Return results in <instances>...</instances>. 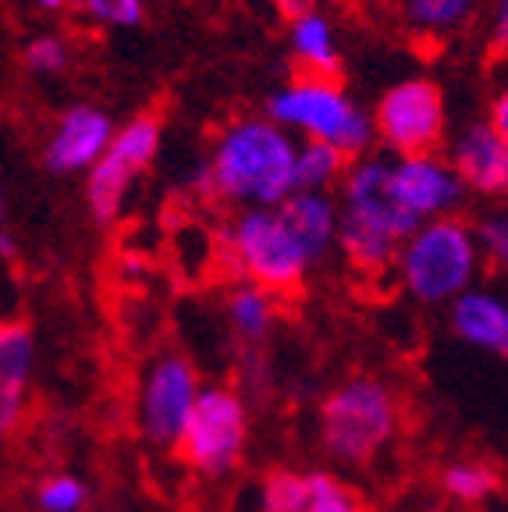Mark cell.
Returning <instances> with one entry per match:
<instances>
[{
	"label": "cell",
	"instance_id": "obj_18",
	"mask_svg": "<svg viewBox=\"0 0 508 512\" xmlns=\"http://www.w3.org/2000/svg\"><path fill=\"white\" fill-rule=\"evenodd\" d=\"M224 320L242 345H260L278 324V296L253 281H235L224 292Z\"/></svg>",
	"mask_w": 508,
	"mask_h": 512
},
{
	"label": "cell",
	"instance_id": "obj_25",
	"mask_svg": "<svg viewBox=\"0 0 508 512\" xmlns=\"http://www.w3.org/2000/svg\"><path fill=\"white\" fill-rule=\"evenodd\" d=\"M306 512H370L366 502L338 473H310V509Z\"/></svg>",
	"mask_w": 508,
	"mask_h": 512
},
{
	"label": "cell",
	"instance_id": "obj_8",
	"mask_svg": "<svg viewBox=\"0 0 508 512\" xmlns=\"http://www.w3.org/2000/svg\"><path fill=\"white\" fill-rule=\"evenodd\" d=\"M249 448V406L239 388L207 384L189 427L178 441V456L192 473L210 480L228 477Z\"/></svg>",
	"mask_w": 508,
	"mask_h": 512
},
{
	"label": "cell",
	"instance_id": "obj_31",
	"mask_svg": "<svg viewBox=\"0 0 508 512\" xmlns=\"http://www.w3.org/2000/svg\"><path fill=\"white\" fill-rule=\"evenodd\" d=\"M32 8L43 11V15H61V11L75 8V0H32Z\"/></svg>",
	"mask_w": 508,
	"mask_h": 512
},
{
	"label": "cell",
	"instance_id": "obj_13",
	"mask_svg": "<svg viewBox=\"0 0 508 512\" xmlns=\"http://www.w3.org/2000/svg\"><path fill=\"white\" fill-rule=\"evenodd\" d=\"M448 160L462 175L473 196L501 200L508 182V143L491 121H466V125L448 139Z\"/></svg>",
	"mask_w": 508,
	"mask_h": 512
},
{
	"label": "cell",
	"instance_id": "obj_5",
	"mask_svg": "<svg viewBox=\"0 0 508 512\" xmlns=\"http://www.w3.org/2000/svg\"><path fill=\"white\" fill-rule=\"evenodd\" d=\"M267 118L288 128L299 143H327L345 157H366L377 143L374 114L338 79L320 75H292L267 96Z\"/></svg>",
	"mask_w": 508,
	"mask_h": 512
},
{
	"label": "cell",
	"instance_id": "obj_6",
	"mask_svg": "<svg viewBox=\"0 0 508 512\" xmlns=\"http://www.w3.org/2000/svg\"><path fill=\"white\" fill-rule=\"evenodd\" d=\"M221 246L224 264L235 278L253 281L278 299L299 292L317 267L281 207L235 210Z\"/></svg>",
	"mask_w": 508,
	"mask_h": 512
},
{
	"label": "cell",
	"instance_id": "obj_1",
	"mask_svg": "<svg viewBox=\"0 0 508 512\" xmlns=\"http://www.w3.org/2000/svg\"><path fill=\"white\" fill-rule=\"evenodd\" d=\"M295 164L299 139L288 128L267 114H239L217 128L196 171V189L235 210L281 207L299 192Z\"/></svg>",
	"mask_w": 508,
	"mask_h": 512
},
{
	"label": "cell",
	"instance_id": "obj_12",
	"mask_svg": "<svg viewBox=\"0 0 508 512\" xmlns=\"http://www.w3.org/2000/svg\"><path fill=\"white\" fill-rule=\"evenodd\" d=\"M118 125L111 121V114L96 104H75L54 121L50 136L43 139V168L50 175L72 178V175H89V171L104 160V153L111 150Z\"/></svg>",
	"mask_w": 508,
	"mask_h": 512
},
{
	"label": "cell",
	"instance_id": "obj_15",
	"mask_svg": "<svg viewBox=\"0 0 508 512\" xmlns=\"http://www.w3.org/2000/svg\"><path fill=\"white\" fill-rule=\"evenodd\" d=\"M288 224L306 246L313 264H324L342 242V203L338 192H295L281 203Z\"/></svg>",
	"mask_w": 508,
	"mask_h": 512
},
{
	"label": "cell",
	"instance_id": "obj_21",
	"mask_svg": "<svg viewBox=\"0 0 508 512\" xmlns=\"http://www.w3.org/2000/svg\"><path fill=\"white\" fill-rule=\"evenodd\" d=\"M441 488L459 505H480L498 491V473L480 459H455L441 470Z\"/></svg>",
	"mask_w": 508,
	"mask_h": 512
},
{
	"label": "cell",
	"instance_id": "obj_2",
	"mask_svg": "<svg viewBox=\"0 0 508 512\" xmlns=\"http://www.w3.org/2000/svg\"><path fill=\"white\" fill-rule=\"evenodd\" d=\"M395 157L391 153H366L352 160L349 175L338 189L342 203V256L363 278H374L395 267L398 249L420 228L395 196L391 182Z\"/></svg>",
	"mask_w": 508,
	"mask_h": 512
},
{
	"label": "cell",
	"instance_id": "obj_14",
	"mask_svg": "<svg viewBox=\"0 0 508 512\" xmlns=\"http://www.w3.org/2000/svg\"><path fill=\"white\" fill-rule=\"evenodd\" d=\"M452 335L462 345L508 363V296L498 288H473L448 310Z\"/></svg>",
	"mask_w": 508,
	"mask_h": 512
},
{
	"label": "cell",
	"instance_id": "obj_4",
	"mask_svg": "<svg viewBox=\"0 0 508 512\" xmlns=\"http://www.w3.org/2000/svg\"><path fill=\"white\" fill-rule=\"evenodd\" d=\"M402 427V402L395 388L374 374L345 377L324 395L317 413V438L324 456L338 466H366L395 441Z\"/></svg>",
	"mask_w": 508,
	"mask_h": 512
},
{
	"label": "cell",
	"instance_id": "obj_23",
	"mask_svg": "<svg viewBox=\"0 0 508 512\" xmlns=\"http://www.w3.org/2000/svg\"><path fill=\"white\" fill-rule=\"evenodd\" d=\"M310 509V473L270 470L260 484V512H306Z\"/></svg>",
	"mask_w": 508,
	"mask_h": 512
},
{
	"label": "cell",
	"instance_id": "obj_29",
	"mask_svg": "<svg viewBox=\"0 0 508 512\" xmlns=\"http://www.w3.org/2000/svg\"><path fill=\"white\" fill-rule=\"evenodd\" d=\"M487 121L501 132V139L508 143V82L494 93L491 107H487Z\"/></svg>",
	"mask_w": 508,
	"mask_h": 512
},
{
	"label": "cell",
	"instance_id": "obj_10",
	"mask_svg": "<svg viewBox=\"0 0 508 512\" xmlns=\"http://www.w3.org/2000/svg\"><path fill=\"white\" fill-rule=\"evenodd\" d=\"M160 139H164V128H160L157 114H139V118L118 125V136H114L111 150H107L104 160L86 175L89 214L100 224L118 221V214L128 203L132 185L139 182V178L146 175V168L157 160Z\"/></svg>",
	"mask_w": 508,
	"mask_h": 512
},
{
	"label": "cell",
	"instance_id": "obj_32",
	"mask_svg": "<svg viewBox=\"0 0 508 512\" xmlns=\"http://www.w3.org/2000/svg\"><path fill=\"white\" fill-rule=\"evenodd\" d=\"M0 253H4V260L15 256V235H11V228H4V235H0Z\"/></svg>",
	"mask_w": 508,
	"mask_h": 512
},
{
	"label": "cell",
	"instance_id": "obj_11",
	"mask_svg": "<svg viewBox=\"0 0 508 512\" xmlns=\"http://www.w3.org/2000/svg\"><path fill=\"white\" fill-rule=\"evenodd\" d=\"M391 182H395L398 203L416 224L441 221V217H462L469 196H473L445 153L395 157Z\"/></svg>",
	"mask_w": 508,
	"mask_h": 512
},
{
	"label": "cell",
	"instance_id": "obj_26",
	"mask_svg": "<svg viewBox=\"0 0 508 512\" xmlns=\"http://www.w3.org/2000/svg\"><path fill=\"white\" fill-rule=\"evenodd\" d=\"M22 64L29 75H61L72 64V47L57 32H40V36L25 40Z\"/></svg>",
	"mask_w": 508,
	"mask_h": 512
},
{
	"label": "cell",
	"instance_id": "obj_20",
	"mask_svg": "<svg viewBox=\"0 0 508 512\" xmlns=\"http://www.w3.org/2000/svg\"><path fill=\"white\" fill-rule=\"evenodd\" d=\"M352 168V157L327 143H299L295 185L299 192H338Z\"/></svg>",
	"mask_w": 508,
	"mask_h": 512
},
{
	"label": "cell",
	"instance_id": "obj_28",
	"mask_svg": "<svg viewBox=\"0 0 508 512\" xmlns=\"http://www.w3.org/2000/svg\"><path fill=\"white\" fill-rule=\"evenodd\" d=\"M484 40L494 57H508V0H491V4H487Z\"/></svg>",
	"mask_w": 508,
	"mask_h": 512
},
{
	"label": "cell",
	"instance_id": "obj_34",
	"mask_svg": "<svg viewBox=\"0 0 508 512\" xmlns=\"http://www.w3.org/2000/svg\"><path fill=\"white\" fill-rule=\"evenodd\" d=\"M501 200H505V203H508V182H505V192H501Z\"/></svg>",
	"mask_w": 508,
	"mask_h": 512
},
{
	"label": "cell",
	"instance_id": "obj_22",
	"mask_svg": "<svg viewBox=\"0 0 508 512\" xmlns=\"http://www.w3.org/2000/svg\"><path fill=\"white\" fill-rule=\"evenodd\" d=\"M473 232H477L487 271L508 278V203L505 200L487 203V207L473 217Z\"/></svg>",
	"mask_w": 508,
	"mask_h": 512
},
{
	"label": "cell",
	"instance_id": "obj_16",
	"mask_svg": "<svg viewBox=\"0 0 508 512\" xmlns=\"http://www.w3.org/2000/svg\"><path fill=\"white\" fill-rule=\"evenodd\" d=\"M288 50L299 68V75H320V79H338L342 72V50H338V32L324 11H310L288 22Z\"/></svg>",
	"mask_w": 508,
	"mask_h": 512
},
{
	"label": "cell",
	"instance_id": "obj_19",
	"mask_svg": "<svg viewBox=\"0 0 508 512\" xmlns=\"http://www.w3.org/2000/svg\"><path fill=\"white\" fill-rule=\"evenodd\" d=\"M32 370H36V338L25 320L0 324V392H29Z\"/></svg>",
	"mask_w": 508,
	"mask_h": 512
},
{
	"label": "cell",
	"instance_id": "obj_9",
	"mask_svg": "<svg viewBox=\"0 0 508 512\" xmlns=\"http://www.w3.org/2000/svg\"><path fill=\"white\" fill-rule=\"evenodd\" d=\"M207 384L199 381L192 360L178 352H160L135 384V427L150 445L178 448L196 402Z\"/></svg>",
	"mask_w": 508,
	"mask_h": 512
},
{
	"label": "cell",
	"instance_id": "obj_30",
	"mask_svg": "<svg viewBox=\"0 0 508 512\" xmlns=\"http://www.w3.org/2000/svg\"><path fill=\"white\" fill-rule=\"evenodd\" d=\"M274 8L281 11V15L292 22V18L299 15H310V11H317V0H274Z\"/></svg>",
	"mask_w": 508,
	"mask_h": 512
},
{
	"label": "cell",
	"instance_id": "obj_24",
	"mask_svg": "<svg viewBox=\"0 0 508 512\" xmlns=\"http://www.w3.org/2000/svg\"><path fill=\"white\" fill-rule=\"evenodd\" d=\"M86 502V480L75 477V473H50L36 484V509L40 512H82Z\"/></svg>",
	"mask_w": 508,
	"mask_h": 512
},
{
	"label": "cell",
	"instance_id": "obj_7",
	"mask_svg": "<svg viewBox=\"0 0 508 512\" xmlns=\"http://www.w3.org/2000/svg\"><path fill=\"white\" fill-rule=\"evenodd\" d=\"M374 114L377 143L391 157H420V153H441L448 143V107L445 93L427 75H405L391 82L377 104Z\"/></svg>",
	"mask_w": 508,
	"mask_h": 512
},
{
	"label": "cell",
	"instance_id": "obj_3",
	"mask_svg": "<svg viewBox=\"0 0 508 512\" xmlns=\"http://www.w3.org/2000/svg\"><path fill=\"white\" fill-rule=\"evenodd\" d=\"M484 271V253H480L473 221L466 217H441V221L420 224L402 242L395 260V281L405 296L420 306H448V310L466 292L480 288Z\"/></svg>",
	"mask_w": 508,
	"mask_h": 512
},
{
	"label": "cell",
	"instance_id": "obj_17",
	"mask_svg": "<svg viewBox=\"0 0 508 512\" xmlns=\"http://www.w3.org/2000/svg\"><path fill=\"white\" fill-rule=\"evenodd\" d=\"M491 0H395V15L420 40H448L469 29Z\"/></svg>",
	"mask_w": 508,
	"mask_h": 512
},
{
	"label": "cell",
	"instance_id": "obj_27",
	"mask_svg": "<svg viewBox=\"0 0 508 512\" xmlns=\"http://www.w3.org/2000/svg\"><path fill=\"white\" fill-rule=\"evenodd\" d=\"M75 8L100 29H135L146 18V0H75Z\"/></svg>",
	"mask_w": 508,
	"mask_h": 512
},
{
	"label": "cell",
	"instance_id": "obj_33",
	"mask_svg": "<svg viewBox=\"0 0 508 512\" xmlns=\"http://www.w3.org/2000/svg\"><path fill=\"white\" fill-rule=\"evenodd\" d=\"M366 4H370V8H391L395 11V0H366Z\"/></svg>",
	"mask_w": 508,
	"mask_h": 512
}]
</instances>
